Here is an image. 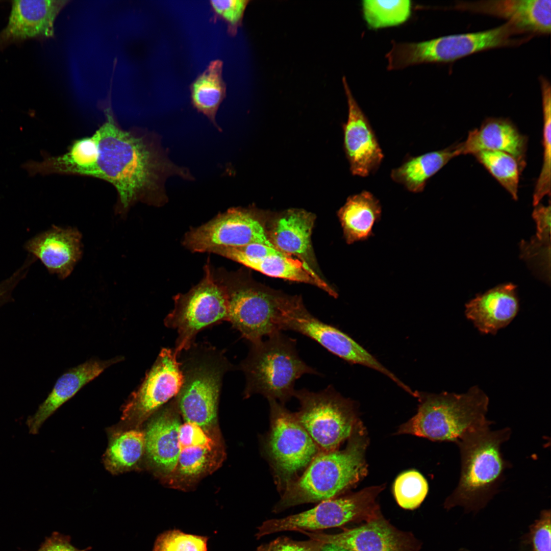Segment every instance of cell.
<instances>
[{"label": "cell", "mask_w": 551, "mask_h": 551, "mask_svg": "<svg viewBox=\"0 0 551 551\" xmlns=\"http://www.w3.org/2000/svg\"><path fill=\"white\" fill-rule=\"evenodd\" d=\"M237 262L270 277L311 284L334 297L337 295L305 261L289 255H272L259 259H242Z\"/></svg>", "instance_id": "obj_29"}, {"label": "cell", "mask_w": 551, "mask_h": 551, "mask_svg": "<svg viewBox=\"0 0 551 551\" xmlns=\"http://www.w3.org/2000/svg\"><path fill=\"white\" fill-rule=\"evenodd\" d=\"M383 486L367 487L357 492L320 502L315 507L280 519L266 520L258 528V539L280 532L316 531L350 522H367L383 516L377 497Z\"/></svg>", "instance_id": "obj_8"}, {"label": "cell", "mask_w": 551, "mask_h": 551, "mask_svg": "<svg viewBox=\"0 0 551 551\" xmlns=\"http://www.w3.org/2000/svg\"><path fill=\"white\" fill-rule=\"evenodd\" d=\"M82 238L76 228L53 226L30 239L24 247L40 260L50 273L64 279L82 257Z\"/></svg>", "instance_id": "obj_19"}, {"label": "cell", "mask_w": 551, "mask_h": 551, "mask_svg": "<svg viewBox=\"0 0 551 551\" xmlns=\"http://www.w3.org/2000/svg\"><path fill=\"white\" fill-rule=\"evenodd\" d=\"M364 19L369 28L378 29L394 26L407 21L411 14L409 0H364L362 3Z\"/></svg>", "instance_id": "obj_33"}, {"label": "cell", "mask_w": 551, "mask_h": 551, "mask_svg": "<svg viewBox=\"0 0 551 551\" xmlns=\"http://www.w3.org/2000/svg\"><path fill=\"white\" fill-rule=\"evenodd\" d=\"M527 140L510 119L488 118L479 128L470 131L464 142L455 145L458 156L482 151L508 153L516 159L521 171L526 164Z\"/></svg>", "instance_id": "obj_21"}, {"label": "cell", "mask_w": 551, "mask_h": 551, "mask_svg": "<svg viewBox=\"0 0 551 551\" xmlns=\"http://www.w3.org/2000/svg\"><path fill=\"white\" fill-rule=\"evenodd\" d=\"M300 404L295 416L321 452L337 449L357 423L354 404L331 385L319 392L295 390Z\"/></svg>", "instance_id": "obj_11"}, {"label": "cell", "mask_w": 551, "mask_h": 551, "mask_svg": "<svg viewBox=\"0 0 551 551\" xmlns=\"http://www.w3.org/2000/svg\"><path fill=\"white\" fill-rule=\"evenodd\" d=\"M516 286L505 284L477 295L465 305V315L481 333L495 334L514 318L519 310Z\"/></svg>", "instance_id": "obj_22"}, {"label": "cell", "mask_w": 551, "mask_h": 551, "mask_svg": "<svg viewBox=\"0 0 551 551\" xmlns=\"http://www.w3.org/2000/svg\"><path fill=\"white\" fill-rule=\"evenodd\" d=\"M239 367L245 377V397L260 394L283 405L293 396L297 380L305 374H319L300 358L295 340L281 332L251 344Z\"/></svg>", "instance_id": "obj_5"}, {"label": "cell", "mask_w": 551, "mask_h": 551, "mask_svg": "<svg viewBox=\"0 0 551 551\" xmlns=\"http://www.w3.org/2000/svg\"><path fill=\"white\" fill-rule=\"evenodd\" d=\"M68 2L61 0L12 1L8 22L0 31V51L28 39L53 37L55 19Z\"/></svg>", "instance_id": "obj_18"}, {"label": "cell", "mask_w": 551, "mask_h": 551, "mask_svg": "<svg viewBox=\"0 0 551 551\" xmlns=\"http://www.w3.org/2000/svg\"><path fill=\"white\" fill-rule=\"evenodd\" d=\"M164 408L149 423L145 435V450L149 460L164 473L174 470L180 447L179 430L181 425L175 403Z\"/></svg>", "instance_id": "obj_23"}, {"label": "cell", "mask_w": 551, "mask_h": 551, "mask_svg": "<svg viewBox=\"0 0 551 551\" xmlns=\"http://www.w3.org/2000/svg\"><path fill=\"white\" fill-rule=\"evenodd\" d=\"M454 8L505 19L507 22L533 36L550 33V0L459 2Z\"/></svg>", "instance_id": "obj_20"}, {"label": "cell", "mask_w": 551, "mask_h": 551, "mask_svg": "<svg viewBox=\"0 0 551 551\" xmlns=\"http://www.w3.org/2000/svg\"><path fill=\"white\" fill-rule=\"evenodd\" d=\"M2 305H3V301H2V299L1 297L0 296V307L1 306H2Z\"/></svg>", "instance_id": "obj_44"}, {"label": "cell", "mask_w": 551, "mask_h": 551, "mask_svg": "<svg viewBox=\"0 0 551 551\" xmlns=\"http://www.w3.org/2000/svg\"><path fill=\"white\" fill-rule=\"evenodd\" d=\"M342 82L348 113L343 124V144L352 174L366 177L379 168L384 154L370 122L355 99L345 77Z\"/></svg>", "instance_id": "obj_17"}, {"label": "cell", "mask_w": 551, "mask_h": 551, "mask_svg": "<svg viewBox=\"0 0 551 551\" xmlns=\"http://www.w3.org/2000/svg\"><path fill=\"white\" fill-rule=\"evenodd\" d=\"M320 551H352L343 547L331 544L324 543Z\"/></svg>", "instance_id": "obj_43"}, {"label": "cell", "mask_w": 551, "mask_h": 551, "mask_svg": "<svg viewBox=\"0 0 551 551\" xmlns=\"http://www.w3.org/2000/svg\"><path fill=\"white\" fill-rule=\"evenodd\" d=\"M122 359V357H116L108 360H91L64 373L58 379L52 391L35 413L27 419L30 433L37 434L46 419L83 386L107 368Z\"/></svg>", "instance_id": "obj_24"}, {"label": "cell", "mask_w": 551, "mask_h": 551, "mask_svg": "<svg viewBox=\"0 0 551 551\" xmlns=\"http://www.w3.org/2000/svg\"><path fill=\"white\" fill-rule=\"evenodd\" d=\"M429 490L428 482L418 471L410 470L400 474L395 479L393 493L398 505L406 510L420 506Z\"/></svg>", "instance_id": "obj_34"}, {"label": "cell", "mask_w": 551, "mask_h": 551, "mask_svg": "<svg viewBox=\"0 0 551 551\" xmlns=\"http://www.w3.org/2000/svg\"><path fill=\"white\" fill-rule=\"evenodd\" d=\"M490 426L468 432L456 443L460 453L461 472L457 486L446 502L448 507L487 499L497 491L506 470L510 467L501 445L510 438L511 429L492 431Z\"/></svg>", "instance_id": "obj_4"}, {"label": "cell", "mask_w": 551, "mask_h": 551, "mask_svg": "<svg viewBox=\"0 0 551 551\" xmlns=\"http://www.w3.org/2000/svg\"><path fill=\"white\" fill-rule=\"evenodd\" d=\"M208 539L179 530H169L158 536L153 551H207Z\"/></svg>", "instance_id": "obj_36"}, {"label": "cell", "mask_w": 551, "mask_h": 551, "mask_svg": "<svg viewBox=\"0 0 551 551\" xmlns=\"http://www.w3.org/2000/svg\"><path fill=\"white\" fill-rule=\"evenodd\" d=\"M279 325L281 331L291 330L299 333L348 362L367 366L394 382L397 381L396 376L364 348L344 332L313 316L297 299H288L282 310Z\"/></svg>", "instance_id": "obj_13"}, {"label": "cell", "mask_w": 551, "mask_h": 551, "mask_svg": "<svg viewBox=\"0 0 551 551\" xmlns=\"http://www.w3.org/2000/svg\"><path fill=\"white\" fill-rule=\"evenodd\" d=\"M455 144L445 148L410 157L390 173L392 180L413 193L422 192L428 180L457 157Z\"/></svg>", "instance_id": "obj_27"}, {"label": "cell", "mask_w": 551, "mask_h": 551, "mask_svg": "<svg viewBox=\"0 0 551 551\" xmlns=\"http://www.w3.org/2000/svg\"><path fill=\"white\" fill-rule=\"evenodd\" d=\"M506 22L491 29L447 35L418 42H394L389 53L396 70L427 63H449L481 51L523 43L531 38Z\"/></svg>", "instance_id": "obj_7"}, {"label": "cell", "mask_w": 551, "mask_h": 551, "mask_svg": "<svg viewBox=\"0 0 551 551\" xmlns=\"http://www.w3.org/2000/svg\"><path fill=\"white\" fill-rule=\"evenodd\" d=\"M89 549L88 547L80 550L76 548L71 544L69 536L55 532L50 537L46 538L37 551H87Z\"/></svg>", "instance_id": "obj_42"}, {"label": "cell", "mask_w": 551, "mask_h": 551, "mask_svg": "<svg viewBox=\"0 0 551 551\" xmlns=\"http://www.w3.org/2000/svg\"><path fill=\"white\" fill-rule=\"evenodd\" d=\"M310 539L352 551H420V542L410 532L400 530L383 516L335 534L300 531Z\"/></svg>", "instance_id": "obj_16"}, {"label": "cell", "mask_w": 551, "mask_h": 551, "mask_svg": "<svg viewBox=\"0 0 551 551\" xmlns=\"http://www.w3.org/2000/svg\"><path fill=\"white\" fill-rule=\"evenodd\" d=\"M183 382L178 357L172 349L163 348L142 382L123 407L124 420L143 421L176 396Z\"/></svg>", "instance_id": "obj_15"}, {"label": "cell", "mask_w": 551, "mask_h": 551, "mask_svg": "<svg viewBox=\"0 0 551 551\" xmlns=\"http://www.w3.org/2000/svg\"><path fill=\"white\" fill-rule=\"evenodd\" d=\"M204 272L197 285L187 292L173 297L174 308L164 320L167 328L177 331L173 349L177 357L190 347L197 334L203 329L228 321L227 295L209 262L205 265Z\"/></svg>", "instance_id": "obj_10"}, {"label": "cell", "mask_w": 551, "mask_h": 551, "mask_svg": "<svg viewBox=\"0 0 551 551\" xmlns=\"http://www.w3.org/2000/svg\"><path fill=\"white\" fill-rule=\"evenodd\" d=\"M382 207L371 192L364 190L351 195L338 211L348 243L364 241L372 235L374 224L380 220Z\"/></svg>", "instance_id": "obj_26"}, {"label": "cell", "mask_w": 551, "mask_h": 551, "mask_svg": "<svg viewBox=\"0 0 551 551\" xmlns=\"http://www.w3.org/2000/svg\"><path fill=\"white\" fill-rule=\"evenodd\" d=\"M417 413L398 429L435 441L456 443L464 435L493 422L486 418L489 398L478 386L464 394H418Z\"/></svg>", "instance_id": "obj_3"}, {"label": "cell", "mask_w": 551, "mask_h": 551, "mask_svg": "<svg viewBox=\"0 0 551 551\" xmlns=\"http://www.w3.org/2000/svg\"><path fill=\"white\" fill-rule=\"evenodd\" d=\"M111 110H105V121L92 135L76 140L64 154L55 157V171L112 184L118 194L116 212L122 216L137 202L163 206L168 200V179L192 181L193 176L170 159L159 135L121 129Z\"/></svg>", "instance_id": "obj_1"}, {"label": "cell", "mask_w": 551, "mask_h": 551, "mask_svg": "<svg viewBox=\"0 0 551 551\" xmlns=\"http://www.w3.org/2000/svg\"><path fill=\"white\" fill-rule=\"evenodd\" d=\"M550 511H544L532 528L533 551H550Z\"/></svg>", "instance_id": "obj_40"}, {"label": "cell", "mask_w": 551, "mask_h": 551, "mask_svg": "<svg viewBox=\"0 0 551 551\" xmlns=\"http://www.w3.org/2000/svg\"><path fill=\"white\" fill-rule=\"evenodd\" d=\"M367 445L365 430L357 421L345 448L319 452L302 473L282 491L273 512L335 498L351 488L367 473Z\"/></svg>", "instance_id": "obj_2"}, {"label": "cell", "mask_w": 551, "mask_h": 551, "mask_svg": "<svg viewBox=\"0 0 551 551\" xmlns=\"http://www.w3.org/2000/svg\"><path fill=\"white\" fill-rule=\"evenodd\" d=\"M228 298V321L251 344L281 332L279 322L286 298L242 284L224 269L213 270Z\"/></svg>", "instance_id": "obj_12"}, {"label": "cell", "mask_w": 551, "mask_h": 551, "mask_svg": "<svg viewBox=\"0 0 551 551\" xmlns=\"http://www.w3.org/2000/svg\"><path fill=\"white\" fill-rule=\"evenodd\" d=\"M270 428L264 450L278 489L281 492L300 475L321 451L294 413L274 399H268Z\"/></svg>", "instance_id": "obj_9"}, {"label": "cell", "mask_w": 551, "mask_h": 551, "mask_svg": "<svg viewBox=\"0 0 551 551\" xmlns=\"http://www.w3.org/2000/svg\"><path fill=\"white\" fill-rule=\"evenodd\" d=\"M179 442L181 449L191 447L213 448V440L197 424L185 422L181 424L179 430Z\"/></svg>", "instance_id": "obj_38"}, {"label": "cell", "mask_w": 551, "mask_h": 551, "mask_svg": "<svg viewBox=\"0 0 551 551\" xmlns=\"http://www.w3.org/2000/svg\"><path fill=\"white\" fill-rule=\"evenodd\" d=\"M314 216L303 210H290L274 222L269 239L282 253L302 259L311 251V235Z\"/></svg>", "instance_id": "obj_25"}, {"label": "cell", "mask_w": 551, "mask_h": 551, "mask_svg": "<svg viewBox=\"0 0 551 551\" xmlns=\"http://www.w3.org/2000/svg\"><path fill=\"white\" fill-rule=\"evenodd\" d=\"M473 155L517 200L521 170L516 159L508 153L496 151H482Z\"/></svg>", "instance_id": "obj_32"}, {"label": "cell", "mask_w": 551, "mask_h": 551, "mask_svg": "<svg viewBox=\"0 0 551 551\" xmlns=\"http://www.w3.org/2000/svg\"><path fill=\"white\" fill-rule=\"evenodd\" d=\"M247 0L210 1V4L215 16L227 25L228 33L235 36L241 26Z\"/></svg>", "instance_id": "obj_37"}, {"label": "cell", "mask_w": 551, "mask_h": 551, "mask_svg": "<svg viewBox=\"0 0 551 551\" xmlns=\"http://www.w3.org/2000/svg\"><path fill=\"white\" fill-rule=\"evenodd\" d=\"M533 212V217L537 224V239L541 242H550V203L548 206L537 205Z\"/></svg>", "instance_id": "obj_41"}, {"label": "cell", "mask_w": 551, "mask_h": 551, "mask_svg": "<svg viewBox=\"0 0 551 551\" xmlns=\"http://www.w3.org/2000/svg\"><path fill=\"white\" fill-rule=\"evenodd\" d=\"M324 543L310 539L296 541L287 537H280L258 547L257 551H320Z\"/></svg>", "instance_id": "obj_39"}, {"label": "cell", "mask_w": 551, "mask_h": 551, "mask_svg": "<svg viewBox=\"0 0 551 551\" xmlns=\"http://www.w3.org/2000/svg\"><path fill=\"white\" fill-rule=\"evenodd\" d=\"M144 450V433L131 430L119 434L113 438L107 450V467L113 472L130 469L138 462Z\"/></svg>", "instance_id": "obj_30"}, {"label": "cell", "mask_w": 551, "mask_h": 551, "mask_svg": "<svg viewBox=\"0 0 551 551\" xmlns=\"http://www.w3.org/2000/svg\"><path fill=\"white\" fill-rule=\"evenodd\" d=\"M222 70L223 62L219 59L213 60L190 87L193 107L205 115L219 131L222 130L217 124L216 116L227 92Z\"/></svg>", "instance_id": "obj_28"}, {"label": "cell", "mask_w": 551, "mask_h": 551, "mask_svg": "<svg viewBox=\"0 0 551 551\" xmlns=\"http://www.w3.org/2000/svg\"><path fill=\"white\" fill-rule=\"evenodd\" d=\"M214 448L191 447L181 449L173 472L176 471L180 478L186 479L198 478L207 473L217 463Z\"/></svg>", "instance_id": "obj_35"}, {"label": "cell", "mask_w": 551, "mask_h": 551, "mask_svg": "<svg viewBox=\"0 0 551 551\" xmlns=\"http://www.w3.org/2000/svg\"><path fill=\"white\" fill-rule=\"evenodd\" d=\"M252 243L274 246L254 213L242 208H230L204 224L190 229L182 240L183 245L193 253H209L216 247Z\"/></svg>", "instance_id": "obj_14"}, {"label": "cell", "mask_w": 551, "mask_h": 551, "mask_svg": "<svg viewBox=\"0 0 551 551\" xmlns=\"http://www.w3.org/2000/svg\"><path fill=\"white\" fill-rule=\"evenodd\" d=\"M178 358L183 376L176 399L178 410L185 422L208 433L216 420L222 378L230 363L223 352L195 342Z\"/></svg>", "instance_id": "obj_6"}, {"label": "cell", "mask_w": 551, "mask_h": 551, "mask_svg": "<svg viewBox=\"0 0 551 551\" xmlns=\"http://www.w3.org/2000/svg\"><path fill=\"white\" fill-rule=\"evenodd\" d=\"M543 118V164L535 186L533 203L536 206L546 195H550L551 177V89L545 78H539Z\"/></svg>", "instance_id": "obj_31"}]
</instances>
